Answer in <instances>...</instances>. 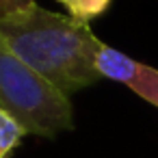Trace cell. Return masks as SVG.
<instances>
[{
  "mask_svg": "<svg viewBox=\"0 0 158 158\" xmlns=\"http://www.w3.org/2000/svg\"><path fill=\"white\" fill-rule=\"evenodd\" d=\"M0 35L13 52L63 95L95 85L100 39L89 24L61 15L33 2L31 7L0 18Z\"/></svg>",
  "mask_w": 158,
  "mask_h": 158,
  "instance_id": "cell-1",
  "label": "cell"
},
{
  "mask_svg": "<svg viewBox=\"0 0 158 158\" xmlns=\"http://www.w3.org/2000/svg\"><path fill=\"white\" fill-rule=\"evenodd\" d=\"M0 106L7 108L28 134L56 136L74 128L67 95L26 65L0 35Z\"/></svg>",
  "mask_w": 158,
  "mask_h": 158,
  "instance_id": "cell-2",
  "label": "cell"
},
{
  "mask_svg": "<svg viewBox=\"0 0 158 158\" xmlns=\"http://www.w3.org/2000/svg\"><path fill=\"white\" fill-rule=\"evenodd\" d=\"M95 69L100 72L102 78H108L128 87L139 98H143L145 102L158 108V69L156 67L145 65L102 41L95 54Z\"/></svg>",
  "mask_w": 158,
  "mask_h": 158,
  "instance_id": "cell-3",
  "label": "cell"
},
{
  "mask_svg": "<svg viewBox=\"0 0 158 158\" xmlns=\"http://www.w3.org/2000/svg\"><path fill=\"white\" fill-rule=\"evenodd\" d=\"M26 134V128L7 108L0 106V158H9Z\"/></svg>",
  "mask_w": 158,
  "mask_h": 158,
  "instance_id": "cell-4",
  "label": "cell"
},
{
  "mask_svg": "<svg viewBox=\"0 0 158 158\" xmlns=\"http://www.w3.org/2000/svg\"><path fill=\"white\" fill-rule=\"evenodd\" d=\"M59 5H63L69 13V18L89 24L91 20L100 18L106 13L113 0H56Z\"/></svg>",
  "mask_w": 158,
  "mask_h": 158,
  "instance_id": "cell-5",
  "label": "cell"
},
{
  "mask_svg": "<svg viewBox=\"0 0 158 158\" xmlns=\"http://www.w3.org/2000/svg\"><path fill=\"white\" fill-rule=\"evenodd\" d=\"M35 0H0V18L2 15H9V13H15V11H22L26 7H31Z\"/></svg>",
  "mask_w": 158,
  "mask_h": 158,
  "instance_id": "cell-6",
  "label": "cell"
}]
</instances>
